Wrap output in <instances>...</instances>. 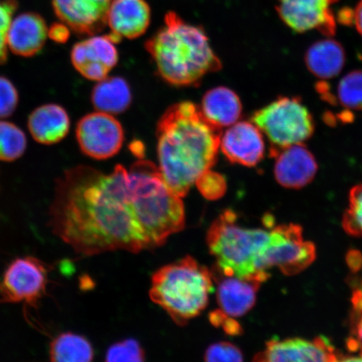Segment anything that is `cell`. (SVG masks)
<instances>
[{
  "instance_id": "1",
  "label": "cell",
  "mask_w": 362,
  "mask_h": 362,
  "mask_svg": "<svg viewBox=\"0 0 362 362\" xmlns=\"http://www.w3.org/2000/svg\"><path fill=\"white\" fill-rule=\"evenodd\" d=\"M48 214L52 233L78 255L148 249L131 207L123 165L110 174L87 165L66 170L56 181Z\"/></svg>"
},
{
  "instance_id": "2",
  "label": "cell",
  "mask_w": 362,
  "mask_h": 362,
  "mask_svg": "<svg viewBox=\"0 0 362 362\" xmlns=\"http://www.w3.org/2000/svg\"><path fill=\"white\" fill-rule=\"evenodd\" d=\"M158 168L181 198L216 164L221 129L208 122L196 104L181 102L167 110L156 129Z\"/></svg>"
},
{
  "instance_id": "3",
  "label": "cell",
  "mask_w": 362,
  "mask_h": 362,
  "mask_svg": "<svg viewBox=\"0 0 362 362\" xmlns=\"http://www.w3.org/2000/svg\"><path fill=\"white\" fill-rule=\"evenodd\" d=\"M146 48L158 75L175 87L200 84L204 76L221 68L203 28L175 12L166 13L165 25L148 40Z\"/></svg>"
},
{
  "instance_id": "4",
  "label": "cell",
  "mask_w": 362,
  "mask_h": 362,
  "mask_svg": "<svg viewBox=\"0 0 362 362\" xmlns=\"http://www.w3.org/2000/svg\"><path fill=\"white\" fill-rule=\"evenodd\" d=\"M131 207L148 247L156 248L182 230L185 206L153 163L139 160L129 171Z\"/></svg>"
},
{
  "instance_id": "5",
  "label": "cell",
  "mask_w": 362,
  "mask_h": 362,
  "mask_svg": "<svg viewBox=\"0 0 362 362\" xmlns=\"http://www.w3.org/2000/svg\"><path fill=\"white\" fill-rule=\"evenodd\" d=\"M212 291L211 270L187 256L153 274L149 297L183 327L206 309Z\"/></svg>"
},
{
  "instance_id": "6",
  "label": "cell",
  "mask_w": 362,
  "mask_h": 362,
  "mask_svg": "<svg viewBox=\"0 0 362 362\" xmlns=\"http://www.w3.org/2000/svg\"><path fill=\"white\" fill-rule=\"evenodd\" d=\"M269 239L270 232L242 228L237 223L236 214L226 210L211 225L206 242L216 260L214 266L221 273L264 283L269 274L257 271V261Z\"/></svg>"
},
{
  "instance_id": "7",
  "label": "cell",
  "mask_w": 362,
  "mask_h": 362,
  "mask_svg": "<svg viewBox=\"0 0 362 362\" xmlns=\"http://www.w3.org/2000/svg\"><path fill=\"white\" fill-rule=\"evenodd\" d=\"M255 123L269 140L270 153L303 144L315 133L313 116L298 97H280L253 113Z\"/></svg>"
},
{
  "instance_id": "8",
  "label": "cell",
  "mask_w": 362,
  "mask_h": 362,
  "mask_svg": "<svg viewBox=\"0 0 362 362\" xmlns=\"http://www.w3.org/2000/svg\"><path fill=\"white\" fill-rule=\"evenodd\" d=\"M314 243L305 241L301 226L296 224L276 226L270 232L268 245L257 261V269L269 273L277 267L285 275L301 273L315 260Z\"/></svg>"
},
{
  "instance_id": "9",
  "label": "cell",
  "mask_w": 362,
  "mask_h": 362,
  "mask_svg": "<svg viewBox=\"0 0 362 362\" xmlns=\"http://www.w3.org/2000/svg\"><path fill=\"white\" fill-rule=\"evenodd\" d=\"M52 267L35 257L13 259L0 280V303L24 304L37 309L39 303L47 296L49 273Z\"/></svg>"
},
{
  "instance_id": "10",
  "label": "cell",
  "mask_w": 362,
  "mask_h": 362,
  "mask_svg": "<svg viewBox=\"0 0 362 362\" xmlns=\"http://www.w3.org/2000/svg\"><path fill=\"white\" fill-rule=\"evenodd\" d=\"M76 139L81 152L95 160H103L119 152L124 132L113 115L103 112L89 113L76 126Z\"/></svg>"
},
{
  "instance_id": "11",
  "label": "cell",
  "mask_w": 362,
  "mask_h": 362,
  "mask_svg": "<svg viewBox=\"0 0 362 362\" xmlns=\"http://www.w3.org/2000/svg\"><path fill=\"white\" fill-rule=\"evenodd\" d=\"M280 19L294 33L318 30L325 35L336 33V18L330 8L339 0H277Z\"/></svg>"
},
{
  "instance_id": "12",
  "label": "cell",
  "mask_w": 362,
  "mask_h": 362,
  "mask_svg": "<svg viewBox=\"0 0 362 362\" xmlns=\"http://www.w3.org/2000/svg\"><path fill=\"white\" fill-rule=\"evenodd\" d=\"M342 356L334 349L327 338L314 341L301 338L273 339L266 343L265 349L257 353L253 361L259 362L337 361Z\"/></svg>"
},
{
  "instance_id": "13",
  "label": "cell",
  "mask_w": 362,
  "mask_h": 362,
  "mask_svg": "<svg viewBox=\"0 0 362 362\" xmlns=\"http://www.w3.org/2000/svg\"><path fill=\"white\" fill-rule=\"evenodd\" d=\"M117 44L110 35L92 36L76 43L71 59L76 70L90 81H102L119 62Z\"/></svg>"
},
{
  "instance_id": "14",
  "label": "cell",
  "mask_w": 362,
  "mask_h": 362,
  "mask_svg": "<svg viewBox=\"0 0 362 362\" xmlns=\"http://www.w3.org/2000/svg\"><path fill=\"white\" fill-rule=\"evenodd\" d=\"M220 148L233 164L255 167L265 155L264 134L252 122H237L221 134Z\"/></svg>"
},
{
  "instance_id": "15",
  "label": "cell",
  "mask_w": 362,
  "mask_h": 362,
  "mask_svg": "<svg viewBox=\"0 0 362 362\" xmlns=\"http://www.w3.org/2000/svg\"><path fill=\"white\" fill-rule=\"evenodd\" d=\"M275 158L274 176L284 188L301 189L313 180L318 171L315 158L304 144L270 153Z\"/></svg>"
},
{
  "instance_id": "16",
  "label": "cell",
  "mask_w": 362,
  "mask_h": 362,
  "mask_svg": "<svg viewBox=\"0 0 362 362\" xmlns=\"http://www.w3.org/2000/svg\"><path fill=\"white\" fill-rule=\"evenodd\" d=\"M112 0H53L56 15L80 35L92 36L107 25Z\"/></svg>"
},
{
  "instance_id": "17",
  "label": "cell",
  "mask_w": 362,
  "mask_h": 362,
  "mask_svg": "<svg viewBox=\"0 0 362 362\" xmlns=\"http://www.w3.org/2000/svg\"><path fill=\"white\" fill-rule=\"evenodd\" d=\"M211 272L212 279L217 284V302L225 314L238 318L252 309L262 282L256 279L225 275L215 266Z\"/></svg>"
},
{
  "instance_id": "18",
  "label": "cell",
  "mask_w": 362,
  "mask_h": 362,
  "mask_svg": "<svg viewBox=\"0 0 362 362\" xmlns=\"http://www.w3.org/2000/svg\"><path fill=\"white\" fill-rule=\"evenodd\" d=\"M151 11L146 0H112L107 13L112 39L119 43L124 38L136 39L146 33Z\"/></svg>"
},
{
  "instance_id": "19",
  "label": "cell",
  "mask_w": 362,
  "mask_h": 362,
  "mask_svg": "<svg viewBox=\"0 0 362 362\" xmlns=\"http://www.w3.org/2000/svg\"><path fill=\"white\" fill-rule=\"evenodd\" d=\"M48 35V27L38 13H25L11 22L7 45L16 55L30 57L42 51Z\"/></svg>"
},
{
  "instance_id": "20",
  "label": "cell",
  "mask_w": 362,
  "mask_h": 362,
  "mask_svg": "<svg viewBox=\"0 0 362 362\" xmlns=\"http://www.w3.org/2000/svg\"><path fill=\"white\" fill-rule=\"evenodd\" d=\"M70 117L65 108L57 104H45L35 110L29 117L28 128L36 142L55 144L69 133Z\"/></svg>"
},
{
  "instance_id": "21",
  "label": "cell",
  "mask_w": 362,
  "mask_h": 362,
  "mask_svg": "<svg viewBox=\"0 0 362 362\" xmlns=\"http://www.w3.org/2000/svg\"><path fill=\"white\" fill-rule=\"evenodd\" d=\"M200 110L209 123L221 129L238 122L242 116L243 105L234 90L217 87L204 95Z\"/></svg>"
},
{
  "instance_id": "22",
  "label": "cell",
  "mask_w": 362,
  "mask_h": 362,
  "mask_svg": "<svg viewBox=\"0 0 362 362\" xmlns=\"http://www.w3.org/2000/svg\"><path fill=\"white\" fill-rule=\"evenodd\" d=\"M346 60L342 45L329 37L311 45L305 55L308 70L321 80L336 78L345 66Z\"/></svg>"
},
{
  "instance_id": "23",
  "label": "cell",
  "mask_w": 362,
  "mask_h": 362,
  "mask_svg": "<svg viewBox=\"0 0 362 362\" xmlns=\"http://www.w3.org/2000/svg\"><path fill=\"white\" fill-rule=\"evenodd\" d=\"M132 100L130 86L119 76L99 81L92 93V103L96 110L111 115L124 112Z\"/></svg>"
},
{
  "instance_id": "24",
  "label": "cell",
  "mask_w": 362,
  "mask_h": 362,
  "mask_svg": "<svg viewBox=\"0 0 362 362\" xmlns=\"http://www.w3.org/2000/svg\"><path fill=\"white\" fill-rule=\"evenodd\" d=\"M49 360L55 362H90L93 361L92 344L81 334L64 332L49 344Z\"/></svg>"
},
{
  "instance_id": "25",
  "label": "cell",
  "mask_w": 362,
  "mask_h": 362,
  "mask_svg": "<svg viewBox=\"0 0 362 362\" xmlns=\"http://www.w3.org/2000/svg\"><path fill=\"white\" fill-rule=\"evenodd\" d=\"M25 134L16 124L0 121V160L12 162L20 158L26 149Z\"/></svg>"
},
{
  "instance_id": "26",
  "label": "cell",
  "mask_w": 362,
  "mask_h": 362,
  "mask_svg": "<svg viewBox=\"0 0 362 362\" xmlns=\"http://www.w3.org/2000/svg\"><path fill=\"white\" fill-rule=\"evenodd\" d=\"M348 110L362 111V70L344 76L337 86L334 103Z\"/></svg>"
},
{
  "instance_id": "27",
  "label": "cell",
  "mask_w": 362,
  "mask_h": 362,
  "mask_svg": "<svg viewBox=\"0 0 362 362\" xmlns=\"http://www.w3.org/2000/svg\"><path fill=\"white\" fill-rule=\"evenodd\" d=\"M342 225L348 234L362 237V183L351 189L349 208L343 216Z\"/></svg>"
},
{
  "instance_id": "28",
  "label": "cell",
  "mask_w": 362,
  "mask_h": 362,
  "mask_svg": "<svg viewBox=\"0 0 362 362\" xmlns=\"http://www.w3.org/2000/svg\"><path fill=\"white\" fill-rule=\"evenodd\" d=\"M146 360L141 345L134 339H126L124 341L113 344L108 348L105 361L141 362Z\"/></svg>"
},
{
  "instance_id": "29",
  "label": "cell",
  "mask_w": 362,
  "mask_h": 362,
  "mask_svg": "<svg viewBox=\"0 0 362 362\" xmlns=\"http://www.w3.org/2000/svg\"><path fill=\"white\" fill-rule=\"evenodd\" d=\"M196 185L202 196L209 201L219 200L228 188L224 176L211 169L204 172L196 181Z\"/></svg>"
},
{
  "instance_id": "30",
  "label": "cell",
  "mask_w": 362,
  "mask_h": 362,
  "mask_svg": "<svg viewBox=\"0 0 362 362\" xmlns=\"http://www.w3.org/2000/svg\"><path fill=\"white\" fill-rule=\"evenodd\" d=\"M204 359L206 361L241 362L244 360L243 353L234 344L221 341L212 344L207 348Z\"/></svg>"
},
{
  "instance_id": "31",
  "label": "cell",
  "mask_w": 362,
  "mask_h": 362,
  "mask_svg": "<svg viewBox=\"0 0 362 362\" xmlns=\"http://www.w3.org/2000/svg\"><path fill=\"white\" fill-rule=\"evenodd\" d=\"M16 8V0H0V64L7 61V35Z\"/></svg>"
},
{
  "instance_id": "32",
  "label": "cell",
  "mask_w": 362,
  "mask_h": 362,
  "mask_svg": "<svg viewBox=\"0 0 362 362\" xmlns=\"http://www.w3.org/2000/svg\"><path fill=\"white\" fill-rule=\"evenodd\" d=\"M19 103V94L11 81L0 76V119L10 117Z\"/></svg>"
},
{
  "instance_id": "33",
  "label": "cell",
  "mask_w": 362,
  "mask_h": 362,
  "mask_svg": "<svg viewBox=\"0 0 362 362\" xmlns=\"http://www.w3.org/2000/svg\"><path fill=\"white\" fill-rule=\"evenodd\" d=\"M209 320L215 327L223 328L229 336H240L243 332L241 325L237 322L233 317L225 314L221 309L212 311Z\"/></svg>"
},
{
  "instance_id": "34",
  "label": "cell",
  "mask_w": 362,
  "mask_h": 362,
  "mask_svg": "<svg viewBox=\"0 0 362 362\" xmlns=\"http://www.w3.org/2000/svg\"><path fill=\"white\" fill-rule=\"evenodd\" d=\"M351 334L347 342L348 348L353 352H358L362 359V311L352 315Z\"/></svg>"
},
{
  "instance_id": "35",
  "label": "cell",
  "mask_w": 362,
  "mask_h": 362,
  "mask_svg": "<svg viewBox=\"0 0 362 362\" xmlns=\"http://www.w3.org/2000/svg\"><path fill=\"white\" fill-rule=\"evenodd\" d=\"M48 35L54 42L65 43L70 37L69 27L65 24H54L48 30Z\"/></svg>"
},
{
  "instance_id": "36",
  "label": "cell",
  "mask_w": 362,
  "mask_h": 362,
  "mask_svg": "<svg viewBox=\"0 0 362 362\" xmlns=\"http://www.w3.org/2000/svg\"><path fill=\"white\" fill-rule=\"evenodd\" d=\"M353 23L358 33L362 36V0L357 4L355 11H353Z\"/></svg>"
}]
</instances>
